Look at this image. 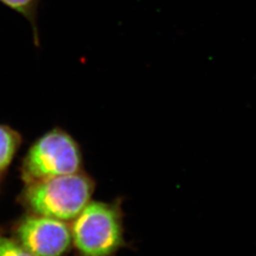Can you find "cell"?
<instances>
[{
    "instance_id": "8992f818",
    "label": "cell",
    "mask_w": 256,
    "mask_h": 256,
    "mask_svg": "<svg viewBox=\"0 0 256 256\" xmlns=\"http://www.w3.org/2000/svg\"><path fill=\"white\" fill-rule=\"evenodd\" d=\"M40 2L41 0H0V3L27 19L32 27L34 44L36 48L40 46V34L37 25Z\"/></svg>"
},
{
    "instance_id": "7a4b0ae2",
    "label": "cell",
    "mask_w": 256,
    "mask_h": 256,
    "mask_svg": "<svg viewBox=\"0 0 256 256\" xmlns=\"http://www.w3.org/2000/svg\"><path fill=\"white\" fill-rule=\"evenodd\" d=\"M82 153L77 142L66 130L54 128L34 142L22 164L25 182H36L79 173Z\"/></svg>"
},
{
    "instance_id": "3957f363",
    "label": "cell",
    "mask_w": 256,
    "mask_h": 256,
    "mask_svg": "<svg viewBox=\"0 0 256 256\" xmlns=\"http://www.w3.org/2000/svg\"><path fill=\"white\" fill-rule=\"evenodd\" d=\"M72 238L84 256H110L124 242L120 210L104 202L88 203L74 218Z\"/></svg>"
},
{
    "instance_id": "5b68a950",
    "label": "cell",
    "mask_w": 256,
    "mask_h": 256,
    "mask_svg": "<svg viewBox=\"0 0 256 256\" xmlns=\"http://www.w3.org/2000/svg\"><path fill=\"white\" fill-rule=\"evenodd\" d=\"M22 144L21 134L7 124H0V173L12 164Z\"/></svg>"
},
{
    "instance_id": "277c9868",
    "label": "cell",
    "mask_w": 256,
    "mask_h": 256,
    "mask_svg": "<svg viewBox=\"0 0 256 256\" xmlns=\"http://www.w3.org/2000/svg\"><path fill=\"white\" fill-rule=\"evenodd\" d=\"M16 236L34 256H63L72 241V232L64 221L38 214L21 220Z\"/></svg>"
},
{
    "instance_id": "52a82bcc",
    "label": "cell",
    "mask_w": 256,
    "mask_h": 256,
    "mask_svg": "<svg viewBox=\"0 0 256 256\" xmlns=\"http://www.w3.org/2000/svg\"><path fill=\"white\" fill-rule=\"evenodd\" d=\"M0 256H34L28 252L18 241L0 236Z\"/></svg>"
},
{
    "instance_id": "6da1fadb",
    "label": "cell",
    "mask_w": 256,
    "mask_h": 256,
    "mask_svg": "<svg viewBox=\"0 0 256 256\" xmlns=\"http://www.w3.org/2000/svg\"><path fill=\"white\" fill-rule=\"evenodd\" d=\"M93 190L94 183L88 176L64 174L28 183L23 202L36 214L70 221L90 203Z\"/></svg>"
}]
</instances>
